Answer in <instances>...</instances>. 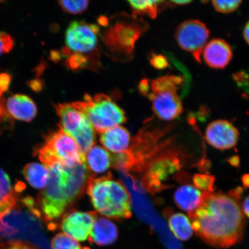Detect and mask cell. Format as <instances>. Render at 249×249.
<instances>
[{"mask_svg":"<svg viewBox=\"0 0 249 249\" xmlns=\"http://www.w3.org/2000/svg\"><path fill=\"white\" fill-rule=\"evenodd\" d=\"M87 62H88V59L83 54L71 53V54L68 56L65 64L70 69L76 70L85 67Z\"/></svg>","mask_w":249,"mask_h":249,"instance_id":"obj_27","label":"cell"},{"mask_svg":"<svg viewBox=\"0 0 249 249\" xmlns=\"http://www.w3.org/2000/svg\"><path fill=\"white\" fill-rule=\"evenodd\" d=\"M241 181L244 189L249 188V174H245L242 176Z\"/></svg>","mask_w":249,"mask_h":249,"instance_id":"obj_40","label":"cell"},{"mask_svg":"<svg viewBox=\"0 0 249 249\" xmlns=\"http://www.w3.org/2000/svg\"><path fill=\"white\" fill-rule=\"evenodd\" d=\"M85 163L89 171L95 174L104 173L111 166V155L100 146H92L85 155Z\"/></svg>","mask_w":249,"mask_h":249,"instance_id":"obj_20","label":"cell"},{"mask_svg":"<svg viewBox=\"0 0 249 249\" xmlns=\"http://www.w3.org/2000/svg\"><path fill=\"white\" fill-rule=\"evenodd\" d=\"M191 2V1H171V2L173 3V5H184L188 4Z\"/></svg>","mask_w":249,"mask_h":249,"instance_id":"obj_43","label":"cell"},{"mask_svg":"<svg viewBox=\"0 0 249 249\" xmlns=\"http://www.w3.org/2000/svg\"><path fill=\"white\" fill-rule=\"evenodd\" d=\"M213 7L215 10L223 14L231 13L237 9L240 6L241 1H213Z\"/></svg>","mask_w":249,"mask_h":249,"instance_id":"obj_28","label":"cell"},{"mask_svg":"<svg viewBox=\"0 0 249 249\" xmlns=\"http://www.w3.org/2000/svg\"><path fill=\"white\" fill-rule=\"evenodd\" d=\"M6 108L9 116L16 120L30 122L36 116V106L29 96L16 94L9 98Z\"/></svg>","mask_w":249,"mask_h":249,"instance_id":"obj_15","label":"cell"},{"mask_svg":"<svg viewBox=\"0 0 249 249\" xmlns=\"http://www.w3.org/2000/svg\"><path fill=\"white\" fill-rule=\"evenodd\" d=\"M202 193L192 185L180 186L174 195L177 206L180 210L191 213L200 206Z\"/></svg>","mask_w":249,"mask_h":249,"instance_id":"obj_18","label":"cell"},{"mask_svg":"<svg viewBox=\"0 0 249 249\" xmlns=\"http://www.w3.org/2000/svg\"><path fill=\"white\" fill-rule=\"evenodd\" d=\"M139 90L142 95L148 96L149 92H150V88H149V83L146 79L142 80L139 85Z\"/></svg>","mask_w":249,"mask_h":249,"instance_id":"obj_35","label":"cell"},{"mask_svg":"<svg viewBox=\"0 0 249 249\" xmlns=\"http://www.w3.org/2000/svg\"><path fill=\"white\" fill-rule=\"evenodd\" d=\"M239 132L237 128L227 120L212 122L205 131V139L208 144L219 150H227L238 144Z\"/></svg>","mask_w":249,"mask_h":249,"instance_id":"obj_11","label":"cell"},{"mask_svg":"<svg viewBox=\"0 0 249 249\" xmlns=\"http://www.w3.org/2000/svg\"><path fill=\"white\" fill-rule=\"evenodd\" d=\"M226 161L231 166L237 168V169L240 167L241 160L240 157L238 155L231 156V157L227 159Z\"/></svg>","mask_w":249,"mask_h":249,"instance_id":"obj_37","label":"cell"},{"mask_svg":"<svg viewBox=\"0 0 249 249\" xmlns=\"http://www.w3.org/2000/svg\"><path fill=\"white\" fill-rule=\"evenodd\" d=\"M11 80L10 74L6 73H0V97H2L3 93L9 89Z\"/></svg>","mask_w":249,"mask_h":249,"instance_id":"obj_33","label":"cell"},{"mask_svg":"<svg viewBox=\"0 0 249 249\" xmlns=\"http://www.w3.org/2000/svg\"><path fill=\"white\" fill-rule=\"evenodd\" d=\"M163 1H129L128 2L133 11V16L137 15H147L151 18L157 17L159 6Z\"/></svg>","mask_w":249,"mask_h":249,"instance_id":"obj_23","label":"cell"},{"mask_svg":"<svg viewBox=\"0 0 249 249\" xmlns=\"http://www.w3.org/2000/svg\"><path fill=\"white\" fill-rule=\"evenodd\" d=\"M244 192V188H242L241 186H238L235 189L230 190L228 195L235 200L239 201L241 199Z\"/></svg>","mask_w":249,"mask_h":249,"instance_id":"obj_36","label":"cell"},{"mask_svg":"<svg viewBox=\"0 0 249 249\" xmlns=\"http://www.w3.org/2000/svg\"><path fill=\"white\" fill-rule=\"evenodd\" d=\"M51 58L53 61H54L57 62L60 60L61 59V54L60 53H59L57 51H53L51 53Z\"/></svg>","mask_w":249,"mask_h":249,"instance_id":"obj_42","label":"cell"},{"mask_svg":"<svg viewBox=\"0 0 249 249\" xmlns=\"http://www.w3.org/2000/svg\"><path fill=\"white\" fill-rule=\"evenodd\" d=\"M87 194L95 209L108 217L127 219L132 215L131 199L123 183L110 176L90 177Z\"/></svg>","mask_w":249,"mask_h":249,"instance_id":"obj_3","label":"cell"},{"mask_svg":"<svg viewBox=\"0 0 249 249\" xmlns=\"http://www.w3.org/2000/svg\"><path fill=\"white\" fill-rule=\"evenodd\" d=\"M60 120V129L77 143L81 154L85 157L95 142V130L86 114L75 103H64L55 106Z\"/></svg>","mask_w":249,"mask_h":249,"instance_id":"obj_7","label":"cell"},{"mask_svg":"<svg viewBox=\"0 0 249 249\" xmlns=\"http://www.w3.org/2000/svg\"><path fill=\"white\" fill-rule=\"evenodd\" d=\"M244 38L248 44L249 45V21L248 23L246 24L244 30Z\"/></svg>","mask_w":249,"mask_h":249,"instance_id":"obj_41","label":"cell"},{"mask_svg":"<svg viewBox=\"0 0 249 249\" xmlns=\"http://www.w3.org/2000/svg\"><path fill=\"white\" fill-rule=\"evenodd\" d=\"M232 57L231 46L222 39L211 40L207 43L203 50V58L205 63L213 69H225L230 64Z\"/></svg>","mask_w":249,"mask_h":249,"instance_id":"obj_14","label":"cell"},{"mask_svg":"<svg viewBox=\"0 0 249 249\" xmlns=\"http://www.w3.org/2000/svg\"><path fill=\"white\" fill-rule=\"evenodd\" d=\"M30 85L31 88L36 91H40L43 87L41 81H39L38 80L31 81V82L30 83Z\"/></svg>","mask_w":249,"mask_h":249,"instance_id":"obj_38","label":"cell"},{"mask_svg":"<svg viewBox=\"0 0 249 249\" xmlns=\"http://www.w3.org/2000/svg\"><path fill=\"white\" fill-rule=\"evenodd\" d=\"M147 97L152 102L156 116L161 120H175L182 113V103L177 92L149 93Z\"/></svg>","mask_w":249,"mask_h":249,"instance_id":"obj_13","label":"cell"},{"mask_svg":"<svg viewBox=\"0 0 249 249\" xmlns=\"http://www.w3.org/2000/svg\"><path fill=\"white\" fill-rule=\"evenodd\" d=\"M25 179L34 188H45L49 178V169L46 165L38 163H30L23 168Z\"/></svg>","mask_w":249,"mask_h":249,"instance_id":"obj_21","label":"cell"},{"mask_svg":"<svg viewBox=\"0 0 249 249\" xmlns=\"http://www.w3.org/2000/svg\"><path fill=\"white\" fill-rule=\"evenodd\" d=\"M193 230L207 244L228 248L244 235L246 219L239 201L222 192H202V202L188 213Z\"/></svg>","mask_w":249,"mask_h":249,"instance_id":"obj_1","label":"cell"},{"mask_svg":"<svg viewBox=\"0 0 249 249\" xmlns=\"http://www.w3.org/2000/svg\"><path fill=\"white\" fill-rule=\"evenodd\" d=\"M0 249H39L35 246L23 241L14 240L0 244Z\"/></svg>","mask_w":249,"mask_h":249,"instance_id":"obj_31","label":"cell"},{"mask_svg":"<svg viewBox=\"0 0 249 249\" xmlns=\"http://www.w3.org/2000/svg\"><path fill=\"white\" fill-rule=\"evenodd\" d=\"M118 231L116 225L105 217H96L89 236L91 244L105 247L117 241Z\"/></svg>","mask_w":249,"mask_h":249,"instance_id":"obj_16","label":"cell"},{"mask_svg":"<svg viewBox=\"0 0 249 249\" xmlns=\"http://www.w3.org/2000/svg\"><path fill=\"white\" fill-rule=\"evenodd\" d=\"M209 36L210 30L206 25L196 19L184 21L176 30V39L180 48L191 53L199 63Z\"/></svg>","mask_w":249,"mask_h":249,"instance_id":"obj_9","label":"cell"},{"mask_svg":"<svg viewBox=\"0 0 249 249\" xmlns=\"http://www.w3.org/2000/svg\"><path fill=\"white\" fill-rule=\"evenodd\" d=\"M215 179V177L209 174H195L193 177V182L196 188L209 192H213Z\"/></svg>","mask_w":249,"mask_h":249,"instance_id":"obj_25","label":"cell"},{"mask_svg":"<svg viewBox=\"0 0 249 249\" xmlns=\"http://www.w3.org/2000/svg\"><path fill=\"white\" fill-rule=\"evenodd\" d=\"M99 22L102 25V26H107V25L108 24L107 18L102 17L100 18H99Z\"/></svg>","mask_w":249,"mask_h":249,"instance_id":"obj_44","label":"cell"},{"mask_svg":"<svg viewBox=\"0 0 249 249\" xmlns=\"http://www.w3.org/2000/svg\"><path fill=\"white\" fill-rule=\"evenodd\" d=\"M74 103L88 118L93 129L98 133L126 122L125 113L123 109L104 93L93 96L86 94L83 102Z\"/></svg>","mask_w":249,"mask_h":249,"instance_id":"obj_4","label":"cell"},{"mask_svg":"<svg viewBox=\"0 0 249 249\" xmlns=\"http://www.w3.org/2000/svg\"><path fill=\"white\" fill-rule=\"evenodd\" d=\"M242 209L246 215L249 218V195L246 197L243 202Z\"/></svg>","mask_w":249,"mask_h":249,"instance_id":"obj_39","label":"cell"},{"mask_svg":"<svg viewBox=\"0 0 249 249\" xmlns=\"http://www.w3.org/2000/svg\"><path fill=\"white\" fill-rule=\"evenodd\" d=\"M89 4V1L85 0L59 1V5L65 12L74 15L82 13L86 10Z\"/></svg>","mask_w":249,"mask_h":249,"instance_id":"obj_26","label":"cell"},{"mask_svg":"<svg viewBox=\"0 0 249 249\" xmlns=\"http://www.w3.org/2000/svg\"><path fill=\"white\" fill-rule=\"evenodd\" d=\"M99 31L100 29L97 25L84 21H73L65 34L66 48L71 53H77L92 52L97 45Z\"/></svg>","mask_w":249,"mask_h":249,"instance_id":"obj_10","label":"cell"},{"mask_svg":"<svg viewBox=\"0 0 249 249\" xmlns=\"http://www.w3.org/2000/svg\"><path fill=\"white\" fill-rule=\"evenodd\" d=\"M100 141L107 150L119 154L128 150L131 138L128 130L117 126L102 132Z\"/></svg>","mask_w":249,"mask_h":249,"instance_id":"obj_17","label":"cell"},{"mask_svg":"<svg viewBox=\"0 0 249 249\" xmlns=\"http://www.w3.org/2000/svg\"><path fill=\"white\" fill-rule=\"evenodd\" d=\"M47 167L48 182L39 196L36 210L37 216L48 223L49 229L55 230L56 221L82 194L89 179V171L85 162L72 167L59 163Z\"/></svg>","mask_w":249,"mask_h":249,"instance_id":"obj_2","label":"cell"},{"mask_svg":"<svg viewBox=\"0 0 249 249\" xmlns=\"http://www.w3.org/2000/svg\"><path fill=\"white\" fill-rule=\"evenodd\" d=\"M150 64L155 69L158 70L166 69L170 65L166 56L155 53H152L151 55Z\"/></svg>","mask_w":249,"mask_h":249,"instance_id":"obj_32","label":"cell"},{"mask_svg":"<svg viewBox=\"0 0 249 249\" xmlns=\"http://www.w3.org/2000/svg\"><path fill=\"white\" fill-rule=\"evenodd\" d=\"M13 191L10 178L5 171L0 168V201L7 197Z\"/></svg>","mask_w":249,"mask_h":249,"instance_id":"obj_29","label":"cell"},{"mask_svg":"<svg viewBox=\"0 0 249 249\" xmlns=\"http://www.w3.org/2000/svg\"><path fill=\"white\" fill-rule=\"evenodd\" d=\"M136 18H121L102 34L103 41L115 56L127 58L133 54L137 40L147 29V24Z\"/></svg>","mask_w":249,"mask_h":249,"instance_id":"obj_5","label":"cell"},{"mask_svg":"<svg viewBox=\"0 0 249 249\" xmlns=\"http://www.w3.org/2000/svg\"><path fill=\"white\" fill-rule=\"evenodd\" d=\"M173 213L171 209L164 212V216L167 219L171 232L179 240H188L194 234L191 221L184 214Z\"/></svg>","mask_w":249,"mask_h":249,"instance_id":"obj_19","label":"cell"},{"mask_svg":"<svg viewBox=\"0 0 249 249\" xmlns=\"http://www.w3.org/2000/svg\"><path fill=\"white\" fill-rule=\"evenodd\" d=\"M52 249H84L74 239L65 235L59 233L52 239Z\"/></svg>","mask_w":249,"mask_h":249,"instance_id":"obj_24","label":"cell"},{"mask_svg":"<svg viewBox=\"0 0 249 249\" xmlns=\"http://www.w3.org/2000/svg\"><path fill=\"white\" fill-rule=\"evenodd\" d=\"M14 46V40L12 37L7 33H0V55L8 53Z\"/></svg>","mask_w":249,"mask_h":249,"instance_id":"obj_30","label":"cell"},{"mask_svg":"<svg viewBox=\"0 0 249 249\" xmlns=\"http://www.w3.org/2000/svg\"><path fill=\"white\" fill-rule=\"evenodd\" d=\"M96 217L93 213L73 211L64 217L60 229L65 235L74 240L85 242L89 236Z\"/></svg>","mask_w":249,"mask_h":249,"instance_id":"obj_12","label":"cell"},{"mask_svg":"<svg viewBox=\"0 0 249 249\" xmlns=\"http://www.w3.org/2000/svg\"><path fill=\"white\" fill-rule=\"evenodd\" d=\"M37 153L46 166L59 163L68 167L85 162L75 140L60 129L46 137L44 144Z\"/></svg>","mask_w":249,"mask_h":249,"instance_id":"obj_6","label":"cell"},{"mask_svg":"<svg viewBox=\"0 0 249 249\" xmlns=\"http://www.w3.org/2000/svg\"><path fill=\"white\" fill-rule=\"evenodd\" d=\"M182 161L180 154L176 151H168L159 154L148 164L143 183L151 193L160 192L168 186L165 182L169 177L182 169Z\"/></svg>","mask_w":249,"mask_h":249,"instance_id":"obj_8","label":"cell"},{"mask_svg":"<svg viewBox=\"0 0 249 249\" xmlns=\"http://www.w3.org/2000/svg\"><path fill=\"white\" fill-rule=\"evenodd\" d=\"M11 120L10 116L5 107L4 102H3L2 97H0V125L3 126L4 124L8 125Z\"/></svg>","mask_w":249,"mask_h":249,"instance_id":"obj_34","label":"cell"},{"mask_svg":"<svg viewBox=\"0 0 249 249\" xmlns=\"http://www.w3.org/2000/svg\"><path fill=\"white\" fill-rule=\"evenodd\" d=\"M182 83V78L175 75H167L152 80L149 83V88L151 92L157 93L164 92H173L178 93V89Z\"/></svg>","mask_w":249,"mask_h":249,"instance_id":"obj_22","label":"cell"}]
</instances>
